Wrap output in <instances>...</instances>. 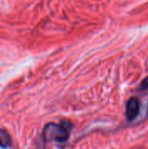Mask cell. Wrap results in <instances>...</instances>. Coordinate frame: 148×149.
<instances>
[{
	"instance_id": "obj_1",
	"label": "cell",
	"mask_w": 148,
	"mask_h": 149,
	"mask_svg": "<svg viewBox=\"0 0 148 149\" xmlns=\"http://www.w3.org/2000/svg\"><path fill=\"white\" fill-rule=\"evenodd\" d=\"M72 124L68 121H62L59 124L48 123L43 130L42 138L44 143H65L71 134Z\"/></svg>"
},
{
	"instance_id": "obj_2",
	"label": "cell",
	"mask_w": 148,
	"mask_h": 149,
	"mask_svg": "<svg viewBox=\"0 0 148 149\" xmlns=\"http://www.w3.org/2000/svg\"><path fill=\"white\" fill-rule=\"evenodd\" d=\"M140 111V102L138 98L132 97L127 101L126 104V116L128 121L134 120Z\"/></svg>"
},
{
	"instance_id": "obj_3",
	"label": "cell",
	"mask_w": 148,
	"mask_h": 149,
	"mask_svg": "<svg viewBox=\"0 0 148 149\" xmlns=\"http://www.w3.org/2000/svg\"><path fill=\"white\" fill-rule=\"evenodd\" d=\"M0 147L8 148L11 147V139L5 129H0Z\"/></svg>"
},
{
	"instance_id": "obj_4",
	"label": "cell",
	"mask_w": 148,
	"mask_h": 149,
	"mask_svg": "<svg viewBox=\"0 0 148 149\" xmlns=\"http://www.w3.org/2000/svg\"><path fill=\"white\" fill-rule=\"evenodd\" d=\"M148 89V76L146 77L140 83V87H139V90L140 91H146Z\"/></svg>"
},
{
	"instance_id": "obj_5",
	"label": "cell",
	"mask_w": 148,
	"mask_h": 149,
	"mask_svg": "<svg viewBox=\"0 0 148 149\" xmlns=\"http://www.w3.org/2000/svg\"><path fill=\"white\" fill-rule=\"evenodd\" d=\"M147 116H148V105H147Z\"/></svg>"
}]
</instances>
